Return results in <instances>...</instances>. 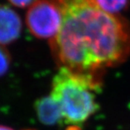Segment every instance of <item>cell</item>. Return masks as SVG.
I'll list each match as a JSON object with an SVG mask.
<instances>
[{"label":"cell","mask_w":130,"mask_h":130,"mask_svg":"<svg viewBox=\"0 0 130 130\" xmlns=\"http://www.w3.org/2000/svg\"><path fill=\"white\" fill-rule=\"evenodd\" d=\"M26 24L30 33L38 39L52 40L61 25V13L52 0H37L26 13Z\"/></svg>","instance_id":"3"},{"label":"cell","mask_w":130,"mask_h":130,"mask_svg":"<svg viewBox=\"0 0 130 130\" xmlns=\"http://www.w3.org/2000/svg\"><path fill=\"white\" fill-rule=\"evenodd\" d=\"M35 108L39 120L45 125L51 126L62 123L59 106L51 95L39 98L35 104Z\"/></svg>","instance_id":"5"},{"label":"cell","mask_w":130,"mask_h":130,"mask_svg":"<svg viewBox=\"0 0 130 130\" xmlns=\"http://www.w3.org/2000/svg\"><path fill=\"white\" fill-rule=\"evenodd\" d=\"M98 6L106 12L112 14H119L126 9L129 4V0H95Z\"/></svg>","instance_id":"6"},{"label":"cell","mask_w":130,"mask_h":130,"mask_svg":"<svg viewBox=\"0 0 130 130\" xmlns=\"http://www.w3.org/2000/svg\"><path fill=\"white\" fill-rule=\"evenodd\" d=\"M10 55L4 47L0 45V76L7 72L10 66Z\"/></svg>","instance_id":"7"},{"label":"cell","mask_w":130,"mask_h":130,"mask_svg":"<svg viewBox=\"0 0 130 130\" xmlns=\"http://www.w3.org/2000/svg\"><path fill=\"white\" fill-rule=\"evenodd\" d=\"M52 1L61 25L50 45L60 67L100 74L129 56L130 24L124 18L102 9L95 0Z\"/></svg>","instance_id":"1"},{"label":"cell","mask_w":130,"mask_h":130,"mask_svg":"<svg viewBox=\"0 0 130 130\" xmlns=\"http://www.w3.org/2000/svg\"><path fill=\"white\" fill-rule=\"evenodd\" d=\"M0 130H13V129H12L11 128H9V127L0 125Z\"/></svg>","instance_id":"9"},{"label":"cell","mask_w":130,"mask_h":130,"mask_svg":"<svg viewBox=\"0 0 130 130\" xmlns=\"http://www.w3.org/2000/svg\"><path fill=\"white\" fill-rule=\"evenodd\" d=\"M21 30L22 21L19 15L10 7L0 4V45L15 41Z\"/></svg>","instance_id":"4"},{"label":"cell","mask_w":130,"mask_h":130,"mask_svg":"<svg viewBox=\"0 0 130 130\" xmlns=\"http://www.w3.org/2000/svg\"><path fill=\"white\" fill-rule=\"evenodd\" d=\"M101 86L100 74L60 67L52 80L51 96L59 106L61 124L78 130L98 110L96 93Z\"/></svg>","instance_id":"2"},{"label":"cell","mask_w":130,"mask_h":130,"mask_svg":"<svg viewBox=\"0 0 130 130\" xmlns=\"http://www.w3.org/2000/svg\"><path fill=\"white\" fill-rule=\"evenodd\" d=\"M36 1L37 0H9L11 4L19 8H25L30 6Z\"/></svg>","instance_id":"8"}]
</instances>
